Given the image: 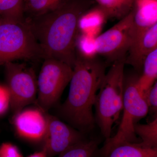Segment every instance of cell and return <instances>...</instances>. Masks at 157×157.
<instances>
[{"label":"cell","instance_id":"1","mask_svg":"<svg viewBox=\"0 0 157 157\" xmlns=\"http://www.w3.org/2000/svg\"><path fill=\"white\" fill-rule=\"evenodd\" d=\"M93 4V0H68L54 11L26 19L41 47L43 59H56L73 68L78 21Z\"/></svg>","mask_w":157,"mask_h":157},{"label":"cell","instance_id":"2","mask_svg":"<svg viewBox=\"0 0 157 157\" xmlns=\"http://www.w3.org/2000/svg\"><path fill=\"white\" fill-rule=\"evenodd\" d=\"M76 56L69 94L60 112L70 124L84 133L92 130L95 123L93 107L106 74V66L96 57Z\"/></svg>","mask_w":157,"mask_h":157},{"label":"cell","instance_id":"3","mask_svg":"<svg viewBox=\"0 0 157 157\" xmlns=\"http://www.w3.org/2000/svg\"><path fill=\"white\" fill-rule=\"evenodd\" d=\"M125 60L118 61L105 74L96 97L95 122L106 140L111 137L113 126L123 108Z\"/></svg>","mask_w":157,"mask_h":157},{"label":"cell","instance_id":"4","mask_svg":"<svg viewBox=\"0 0 157 157\" xmlns=\"http://www.w3.org/2000/svg\"><path fill=\"white\" fill-rule=\"evenodd\" d=\"M139 75L132 73L125 76L123 98V114L116 135L106 140L104 146L95 155L106 157L115 147L126 143H139L134 127L148 113L149 109L144 97L140 93L137 82Z\"/></svg>","mask_w":157,"mask_h":157},{"label":"cell","instance_id":"5","mask_svg":"<svg viewBox=\"0 0 157 157\" xmlns=\"http://www.w3.org/2000/svg\"><path fill=\"white\" fill-rule=\"evenodd\" d=\"M42 59L41 47L25 20L0 21V66L16 60Z\"/></svg>","mask_w":157,"mask_h":157},{"label":"cell","instance_id":"6","mask_svg":"<svg viewBox=\"0 0 157 157\" xmlns=\"http://www.w3.org/2000/svg\"><path fill=\"white\" fill-rule=\"evenodd\" d=\"M72 67L56 59H44L38 79L36 101L39 108L45 112L56 104L70 83Z\"/></svg>","mask_w":157,"mask_h":157},{"label":"cell","instance_id":"7","mask_svg":"<svg viewBox=\"0 0 157 157\" xmlns=\"http://www.w3.org/2000/svg\"><path fill=\"white\" fill-rule=\"evenodd\" d=\"M5 66L9 104L15 114L36 101L37 80L33 70L23 65L12 62Z\"/></svg>","mask_w":157,"mask_h":157},{"label":"cell","instance_id":"8","mask_svg":"<svg viewBox=\"0 0 157 157\" xmlns=\"http://www.w3.org/2000/svg\"><path fill=\"white\" fill-rule=\"evenodd\" d=\"M133 10L115 25L96 38L98 55L113 63L125 60L132 45Z\"/></svg>","mask_w":157,"mask_h":157},{"label":"cell","instance_id":"9","mask_svg":"<svg viewBox=\"0 0 157 157\" xmlns=\"http://www.w3.org/2000/svg\"><path fill=\"white\" fill-rule=\"evenodd\" d=\"M47 119L42 151L48 157L59 155L66 149L85 139L82 133L56 117L47 115Z\"/></svg>","mask_w":157,"mask_h":157},{"label":"cell","instance_id":"10","mask_svg":"<svg viewBox=\"0 0 157 157\" xmlns=\"http://www.w3.org/2000/svg\"><path fill=\"white\" fill-rule=\"evenodd\" d=\"M44 112L40 109L29 108L14 114L13 124L18 135L30 141H42L47 125Z\"/></svg>","mask_w":157,"mask_h":157},{"label":"cell","instance_id":"11","mask_svg":"<svg viewBox=\"0 0 157 157\" xmlns=\"http://www.w3.org/2000/svg\"><path fill=\"white\" fill-rule=\"evenodd\" d=\"M133 11L131 46L150 27L157 23V0H135Z\"/></svg>","mask_w":157,"mask_h":157},{"label":"cell","instance_id":"12","mask_svg":"<svg viewBox=\"0 0 157 157\" xmlns=\"http://www.w3.org/2000/svg\"><path fill=\"white\" fill-rule=\"evenodd\" d=\"M157 49V23L148 29L131 46L125 64L131 65L137 72H141L144 61L147 55Z\"/></svg>","mask_w":157,"mask_h":157},{"label":"cell","instance_id":"13","mask_svg":"<svg viewBox=\"0 0 157 157\" xmlns=\"http://www.w3.org/2000/svg\"><path fill=\"white\" fill-rule=\"evenodd\" d=\"M108 19L101 7L97 5L89 8L82 14L78 21L79 33L96 38Z\"/></svg>","mask_w":157,"mask_h":157},{"label":"cell","instance_id":"14","mask_svg":"<svg viewBox=\"0 0 157 157\" xmlns=\"http://www.w3.org/2000/svg\"><path fill=\"white\" fill-rule=\"evenodd\" d=\"M157 49L149 54L144 61L141 74L137 78L138 89L144 96L157 81Z\"/></svg>","mask_w":157,"mask_h":157},{"label":"cell","instance_id":"15","mask_svg":"<svg viewBox=\"0 0 157 157\" xmlns=\"http://www.w3.org/2000/svg\"><path fill=\"white\" fill-rule=\"evenodd\" d=\"M108 19H121L134 8L135 0H95Z\"/></svg>","mask_w":157,"mask_h":157},{"label":"cell","instance_id":"16","mask_svg":"<svg viewBox=\"0 0 157 157\" xmlns=\"http://www.w3.org/2000/svg\"><path fill=\"white\" fill-rule=\"evenodd\" d=\"M106 157H157V148H145L138 143H126L113 148Z\"/></svg>","mask_w":157,"mask_h":157},{"label":"cell","instance_id":"17","mask_svg":"<svg viewBox=\"0 0 157 157\" xmlns=\"http://www.w3.org/2000/svg\"><path fill=\"white\" fill-rule=\"evenodd\" d=\"M68 0H27L24 3V12L33 18L44 15L58 9Z\"/></svg>","mask_w":157,"mask_h":157},{"label":"cell","instance_id":"18","mask_svg":"<svg viewBox=\"0 0 157 157\" xmlns=\"http://www.w3.org/2000/svg\"><path fill=\"white\" fill-rule=\"evenodd\" d=\"M135 134L140 138L138 144L145 148H157V116L147 124H135Z\"/></svg>","mask_w":157,"mask_h":157},{"label":"cell","instance_id":"19","mask_svg":"<svg viewBox=\"0 0 157 157\" xmlns=\"http://www.w3.org/2000/svg\"><path fill=\"white\" fill-rule=\"evenodd\" d=\"M99 144L98 140L85 139L66 149L58 157H93L98 151Z\"/></svg>","mask_w":157,"mask_h":157},{"label":"cell","instance_id":"20","mask_svg":"<svg viewBox=\"0 0 157 157\" xmlns=\"http://www.w3.org/2000/svg\"><path fill=\"white\" fill-rule=\"evenodd\" d=\"M23 0H0V16L3 19L22 22L24 17Z\"/></svg>","mask_w":157,"mask_h":157},{"label":"cell","instance_id":"21","mask_svg":"<svg viewBox=\"0 0 157 157\" xmlns=\"http://www.w3.org/2000/svg\"><path fill=\"white\" fill-rule=\"evenodd\" d=\"M96 38L79 33L76 43V54L86 59L96 57L98 53Z\"/></svg>","mask_w":157,"mask_h":157},{"label":"cell","instance_id":"22","mask_svg":"<svg viewBox=\"0 0 157 157\" xmlns=\"http://www.w3.org/2000/svg\"><path fill=\"white\" fill-rule=\"evenodd\" d=\"M148 106L149 111L151 114H157V81L145 93L144 95Z\"/></svg>","mask_w":157,"mask_h":157},{"label":"cell","instance_id":"23","mask_svg":"<svg viewBox=\"0 0 157 157\" xmlns=\"http://www.w3.org/2000/svg\"><path fill=\"white\" fill-rule=\"evenodd\" d=\"M0 157H23L19 149L13 144L6 142L0 145Z\"/></svg>","mask_w":157,"mask_h":157},{"label":"cell","instance_id":"24","mask_svg":"<svg viewBox=\"0 0 157 157\" xmlns=\"http://www.w3.org/2000/svg\"><path fill=\"white\" fill-rule=\"evenodd\" d=\"M9 104V98L8 90L5 92L0 88V115L7 110Z\"/></svg>","mask_w":157,"mask_h":157},{"label":"cell","instance_id":"25","mask_svg":"<svg viewBox=\"0 0 157 157\" xmlns=\"http://www.w3.org/2000/svg\"><path fill=\"white\" fill-rule=\"evenodd\" d=\"M28 157H48L47 155L45 154L44 151H41L39 152H36L34 153L33 154L30 155Z\"/></svg>","mask_w":157,"mask_h":157},{"label":"cell","instance_id":"26","mask_svg":"<svg viewBox=\"0 0 157 157\" xmlns=\"http://www.w3.org/2000/svg\"><path fill=\"white\" fill-rule=\"evenodd\" d=\"M26 1H27V0H23L24 3H25V2Z\"/></svg>","mask_w":157,"mask_h":157},{"label":"cell","instance_id":"27","mask_svg":"<svg viewBox=\"0 0 157 157\" xmlns=\"http://www.w3.org/2000/svg\"><path fill=\"white\" fill-rule=\"evenodd\" d=\"M1 16H0V21H1Z\"/></svg>","mask_w":157,"mask_h":157}]
</instances>
